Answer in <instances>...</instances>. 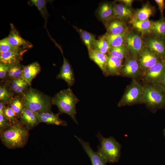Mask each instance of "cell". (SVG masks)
I'll return each mask as SVG.
<instances>
[{"label": "cell", "instance_id": "obj_9", "mask_svg": "<svg viewBox=\"0 0 165 165\" xmlns=\"http://www.w3.org/2000/svg\"><path fill=\"white\" fill-rule=\"evenodd\" d=\"M138 58L140 64L143 72L162 59L145 47H143Z\"/></svg>", "mask_w": 165, "mask_h": 165}, {"label": "cell", "instance_id": "obj_15", "mask_svg": "<svg viewBox=\"0 0 165 165\" xmlns=\"http://www.w3.org/2000/svg\"><path fill=\"white\" fill-rule=\"evenodd\" d=\"M105 23L106 33L110 34H120L128 29L126 23L119 19L112 18Z\"/></svg>", "mask_w": 165, "mask_h": 165}, {"label": "cell", "instance_id": "obj_37", "mask_svg": "<svg viewBox=\"0 0 165 165\" xmlns=\"http://www.w3.org/2000/svg\"><path fill=\"white\" fill-rule=\"evenodd\" d=\"M25 50L12 45L9 42L7 38H5L0 41V53L14 50Z\"/></svg>", "mask_w": 165, "mask_h": 165}, {"label": "cell", "instance_id": "obj_30", "mask_svg": "<svg viewBox=\"0 0 165 165\" xmlns=\"http://www.w3.org/2000/svg\"><path fill=\"white\" fill-rule=\"evenodd\" d=\"M152 21L149 19L144 20H138L132 19L131 23L133 26L143 34L151 32Z\"/></svg>", "mask_w": 165, "mask_h": 165}, {"label": "cell", "instance_id": "obj_34", "mask_svg": "<svg viewBox=\"0 0 165 165\" xmlns=\"http://www.w3.org/2000/svg\"><path fill=\"white\" fill-rule=\"evenodd\" d=\"M129 52L126 46L124 45L119 46L112 47L108 54L122 61L128 56Z\"/></svg>", "mask_w": 165, "mask_h": 165}, {"label": "cell", "instance_id": "obj_44", "mask_svg": "<svg viewBox=\"0 0 165 165\" xmlns=\"http://www.w3.org/2000/svg\"><path fill=\"white\" fill-rule=\"evenodd\" d=\"M163 135H164V136L165 137V128H164V129H163Z\"/></svg>", "mask_w": 165, "mask_h": 165}, {"label": "cell", "instance_id": "obj_43", "mask_svg": "<svg viewBox=\"0 0 165 165\" xmlns=\"http://www.w3.org/2000/svg\"><path fill=\"white\" fill-rule=\"evenodd\" d=\"M7 105L6 103L0 101V114L4 116L3 110L5 106Z\"/></svg>", "mask_w": 165, "mask_h": 165}, {"label": "cell", "instance_id": "obj_39", "mask_svg": "<svg viewBox=\"0 0 165 165\" xmlns=\"http://www.w3.org/2000/svg\"><path fill=\"white\" fill-rule=\"evenodd\" d=\"M11 124L5 116L0 114V132L9 127Z\"/></svg>", "mask_w": 165, "mask_h": 165}, {"label": "cell", "instance_id": "obj_13", "mask_svg": "<svg viewBox=\"0 0 165 165\" xmlns=\"http://www.w3.org/2000/svg\"><path fill=\"white\" fill-rule=\"evenodd\" d=\"M145 45L151 51L162 59H165V40L156 37L146 39Z\"/></svg>", "mask_w": 165, "mask_h": 165}, {"label": "cell", "instance_id": "obj_8", "mask_svg": "<svg viewBox=\"0 0 165 165\" xmlns=\"http://www.w3.org/2000/svg\"><path fill=\"white\" fill-rule=\"evenodd\" d=\"M165 75V59H162L143 72L141 78L145 84L159 85Z\"/></svg>", "mask_w": 165, "mask_h": 165}, {"label": "cell", "instance_id": "obj_20", "mask_svg": "<svg viewBox=\"0 0 165 165\" xmlns=\"http://www.w3.org/2000/svg\"><path fill=\"white\" fill-rule=\"evenodd\" d=\"M41 69L38 62H33L24 66L21 78L31 85L32 80L40 72Z\"/></svg>", "mask_w": 165, "mask_h": 165}, {"label": "cell", "instance_id": "obj_19", "mask_svg": "<svg viewBox=\"0 0 165 165\" xmlns=\"http://www.w3.org/2000/svg\"><path fill=\"white\" fill-rule=\"evenodd\" d=\"M88 51L90 59L94 62L101 70L103 75L108 76L106 71V67L108 61V55L94 50L92 48Z\"/></svg>", "mask_w": 165, "mask_h": 165}, {"label": "cell", "instance_id": "obj_27", "mask_svg": "<svg viewBox=\"0 0 165 165\" xmlns=\"http://www.w3.org/2000/svg\"><path fill=\"white\" fill-rule=\"evenodd\" d=\"M113 5L109 2L102 4L98 10L100 20L104 23L113 18Z\"/></svg>", "mask_w": 165, "mask_h": 165}, {"label": "cell", "instance_id": "obj_35", "mask_svg": "<svg viewBox=\"0 0 165 165\" xmlns=\"http://www.w3.org/2000/svg\"><path fill=\"white\" fill-rule=\"evenodd\" d=\"M30 4L32 5L36 6L39 10L40 13L45 20V24L46 25L48 13L46 8L47 2L45 0H31L30 1Z\"/></svg>", "mask_w": 165, "mask_h": 165}, {"label": "cell", "instance_id": "obj_26", "mask_svg": "<svg viewBox=\"0 0 165 165\" xmlns=\"http://www.w3.org/2000/svg\"><path fill=\"white\" fill-rule=\"evenodd\" d=\"M9 104L19 119L20 115L26 108L23 95L14 96Z\"/></svg>", "mask_w": 165, "mask_h": 165}, {"label": "cell", "instance_id": "obj_17", "mask_svg": "<svg viewBox=\"0 0 165 165\" xmlns=\"http://www.w3.org/2000/svg\"><path fill=\"white\" fill-rule=\"evenodd\" d=\"M36 113L40 123L63 126H66L68 125L66 121L59 118L58 113L54 114L52 111Z\"/></svg>", "mask_w": 165, "mask_h": 165}, {"label": "cell", "instance_id": "obj_4", "mask_svg": "<svg viewBox=\"0 0 165 165\" xmlns=\"http://www.w3.org/2000/svg\"><path fill=\"white\" fill-rule=\"evenodd\" d=\"M141 104H145L152 112L159 109H165V93L159 85H143Z\"/></svg>", "mask_w": 165, "mask_h": 165}, {"label": "cell", "instance_id": "obj_16", "mask_svg": "<svg viewBox=\"0 0 165 165\" xmlns=\"http://www.w3.org/2000/svg\"><path fill=\"white\" fill-rule=\"evenodd\" d=\"M28 50L0 53V62L13 65L20 63L24 53Z\"/></svg>", "mask_w": 165, "mask_h": 165}, {"label": "cell", "instance_id": "obj_7", "mask_svg": "<svg viewBox=\"0 0 165 165\" xmlns=\"http://www.w3.org/2000/svg\"><path fill=\"white\" fill-rule=\"evenodd\" d=\"M143 71L141 67L138 58L131 55L124 60L120 69L119 75L137 80L141 77Z\"/></svg>", "mask_w": 165, "mask_h": 165}, {"label": "cell", "instance_id": "obj_18", "mask_svg": "<svg viewBox=\"0 0 165 165\" xmlns=\"http://www.w3.org/2000/svg\"><path fill=\"white\" fill-rule=\"evenodd\" d=\"M19 120L29 130L32 129L40 123L36 112L26 108L20 115Z\"/></svg>", "mask_w": 165, "mask_h": 165}, {"label": "cell", "instance_id": "obj_5", "mask_svg": "<svg viewBox=\"0 0 165 165\" xmlns=\"http://www.w3.org/2000/svg\"><path fill=\"white\" fill-rule=\"evenodd\" d=\"M99 141L97 152L103 156L108 162H117L121 155V145L112 136L104 137L99 131L96 135Z\"/></svg>", "mask_w": 165, "mask_h": 165}, {"label": "cell", "instance_id": "obj_10", "mask_svg": "<svg viewBox=\"0 0 165 165\" xmlns=\"http://www.w3.org/2000/svg\"><path fill=\"white\" fill-rule=\"evenodd\" d=\"M125 45L131 55L138 57L143 47L141 37L138 34L129 32L126 39Z\"/></svg>", "mask_w": 165, "mask_h": 165}, {"label": "cell", "instance_id": "obj_29", "mask_svg": "<svg viewBox=\"0 0 165 165\" xmlns=\"http://www.w3.org/2000/svg\"><path fill=\"white\" fill-rule=\"evenodd\" d=\"M151 32L155 37L165 40V19L152 21Z\"/></svg>", "mask_w": 165, "mask_h": 165}, {"label": "cell", "instance_id": "obj_24", "mask_svg": "<svg viewBox=\"0 0 165 165\" xmlns=\"http://www.w3.org/2000/svg\"><path fill=\"white\" fill-rule=\"evenodd\" d=\"M129 32L128 29L120 34L113 35L106 33L103 35L112 47H118L125 45L126 38Z\"/></svg>", "mask_w": 165, "mask_h": 165}, {"label": "cell", "instance_id": "obj_3", "mask_svg": "<svg viewBox=\"0 0 165 165\" xmlns=\"http://www.w3.org/2000/svg\"><path fill=\"white\" fill-rule=\"evenodd\" d=\"M22 95L26 108L37 113L51 111L52 97L48 95L31 86Z\"/></svg>", "mask_w": 165, "mask_h": 165}, {"label": "cell", "instance_id": "obj_23", "mask_svg": "<svg viewBox=\"0 0 165 165\" xmlns=\"http://www.w3.org/2000/svg\"><path fill=\"white\" fill-rule=\"evenodd\" d=\"M8 81L14 96L22 95L31 86L30 84L21 77Z\"/></svg>", "mask_w": 165, "mask_h": 165}, {"label": "cell", "instance_id": "obj_14", "mask_svg": "<svg viewBox=\"0 0 165 165\" xmlns=\"http://www.w3.org/2000/svg\"><path fill=\"white\" fill-rule=\"evenodd\" d=\"M63 57V62L59 74L56 78L62 79L65 81L68 85L72 86L75 82V79L72 69L68 61Z\"/></svg>", "mask_w": 165, "mask_h": 165}, {"label": "cell", "instance_id": "obj_6", "mask_svg": "<svg viewBox=\"0 0 165 165\" xmlns=\"http://www.w3.org/2000/svg\"><path fill=\"white\" fill-rule=\"evenodd\" d=\"M143 85L137 80L132 79L127 87L117 106L120 107L126 106L141 104Z\"/></svg>", "mask_w": 165, "mask_h": 165}, {"label": "cell", "instance_id": "obj_32", "mask_svg": "<svg viewBox=\"0 0 165 165\" xmlns=\"http://www.w3.org/2000/svg\"><path fill=\"white\" fill-rule=\"evenodd\" d=\"M77 31L79 34L80 36L88 51L90 50L96 39L95 36L93 34L85 30L74 27Z\"/></svg>", "mask_w": 165, "mask_h": 165}, {"label": "cell", "instance_id": "obj_41", "mask_svg": "<svg viewBox=\"0 0 165 165\" xmlns=\"http://www.w3.org/2000/svg\"><path fill=\"white\" fill-rule=\"evenodd\" d=\"M120 2L122 3L125 6L130 8L134 0H122L119 1Z\"/></svg>", "mask_w": 165, "mask_h": 165}, {"label": "cell", "instance_id": "obj_2", "mask_svg": "<svg viewBox=\"0 0 165 165\" xmlns=\"http://www.w3.org/2000/svg\"><path fill=\"white\" fill-rule=\"evenodd\" d=\"M79 101L70 88L61 90L52 97L53 105L58 108V114L68 115L76 124V105Z\"/></svg>", "mask_w": 165, "mask_h": 165}, {"label": "cell", "instance_id": "obj_33", "mask_svg": "<svg viewBox=\"0 0 165 165\" xmlns=\"http://www.w3.org/2000/svg\"><path fill=\"white\" fill-rule=\"evenodd\" d=\"M24 67L20 63L12 66L8 72L5 81L21 78Z\"/></svg>", "mask_w": 165, "mask_h": 165}, {"label": "cell", "instance_id": "obj_38", "mask_svg": "<svg viewBox=\"0 0 165 165\" xmlns=\"http://www.w3.org/2000/svg\"><path fill=\"white\" fill-rule=\"evenodd\" d=\"M12 65H13L0 62V82L5 81L9 70Z\"/></svg>", "mask_w": 165, "mask_h": 165}, {"label": "cell", "instance_id": "obj_28", "mask_svg": "<svg viewBox=\"0 0 165 165\" xmlns=\"http://www.w3.org/2000/svg\"><path fill=\"white\" fill-rule=\"evenodd\" d=\"M154 11L153 8L148 4H145L136 12L132 19L141 21L148 20Z\"/></svg>", "mask_w": 165, "mask_h": 165}, {"label": "cell", "instance_id": "obj_1", "mask_svg": "<svg viewBox=\"0 0 165 165\" xmlns=\"http://www.w3.org/2000/svg\"><path fill=\"white\" fill-rule=\"evenodd\" d=\"M29 130L19 121L0 132V139L9 149L22 148L28 141Z\"/></svg>", "mask_w": 165, "mask_h": 165}, {"label": "cell", "instance_id": "obj_40", "mask_svg": "<svg viewBox=\"0 0 165 165\" xmlns=\"http://www.w3.org/2000/svg\"><path fill=\"white\" fill-rule=\"evenodd\" d=\"M161 15H163V11L165 8V2L163 0H155Z\"/></svg>", "mask_w": 165, "mask_h": 165}, {"label": "cell", "instance_id": "obj_31", "mask_svg": "<svg viewBox=\"0 0 165 165\" xmlns=\"http://www.w3.org/2000/svg\"><path fill=\"white\" fill-rule=\"evenodd\" d=\"M111 47L109 43L102 35L96 40L91 48L94 50L106 54H108Z\"/></svg>", "mask_w": 165, "mask_h": 165}, {"label": "cell", "instance_id": "obj_22", "mask_svg": "<svg viewBox=\"0 0 165 165\" xmlns=\"http://www.w3.org/2000/svg\"><path fill=\"white\" fill-rule=\"evenodd\" d=\"M113 18L123 20L131 18L133 13L130 8L123 4L115 3L113 4Z\"/></svg>", "mask_w": 165, "mask_h": 165}, {"label": "cell", "instance_id": "obj_42", "mask_svg": "<svg viewBox=\"0 0 165 165\" xmlns=\"http://www.w3.org/2000/svg\"><path fill=\"white\" fill-rule=\"evenodd\" d=\"M159 85L165 93V75L161 80Z\"/></svg>", "mask_w": 165, "mask_h": 165}, {"label": "cell", "instance_id": "obj_21", "mask_svg": "<svg viewBox=\"0 0 165 165\" xmlns=\"http://www.w3.org/2000/svg\"><path fill=\"white\" fill-rule=\"evenodd\" d=\"M108 55L106 67L107 76L119 75L120 71L123 64L122 61L112 56Z\"/></svg>", "mask_w": 165, "mask_h": 165}, {"label": "cell", "instance_id": "obj_36", "mask_svg": "<svg viewBox=\"0 0 165 165\" xmlns=\"http://www.w3.org/2000/svg\"><path fill=\"white\" fill-rule=\"evenodd\" d=\"M3 112L4 116L11 124L16 123L20 121L9 104H7L5 106L3 110Z\"/></svg>", "mask_w": 165, "mask_h": 165}, {"label": "cell", "instance_id": "obj_12", "mask_svg": "<svg viewBox=\"0 0 165 165\" xmlns=\"http://www.w3.org/2000/svg\"><path fill=\"white\" fill-rule=\"evenodd\" d=\"M7 38L9 43L15 47L28 50L33 46L31 42L22 37L12 23L10 24V32Z\"/></svg>", "mask_w": 165, "mask_h": 165}, {"label": "cell", "instance_id": "obj_11", "mask_svg": "<svg viewBox=\"0 0 165 165\" xmlns=\"http://www.w3.org/2000/svg\"><path fill=\"white\" fill-rule=\"evenodd\" d=\"M74 136L81 145L84 151L90 158L92 165H106L108 162L106 159L97 151H94L88 142L76 135Z\"/></svg>", "mask_w": 165, "mask_h": 165}, {"label": "cell", "instance_id": "obj_25", "mask_svg": "<svg viewBox=\"0 0 165 165\" xmlns=\"http://www.w3.org/2000/svg\"><path fill=\"white\" fill-rule=\"evenodd\" d=\"M14 96L9 81L0 82V101L9 104Z\"/></svg>", "mask_w": 165, "mask_h": 165}]
</instances>
